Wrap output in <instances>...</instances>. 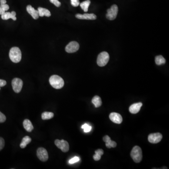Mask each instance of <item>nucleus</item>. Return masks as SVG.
Segmentation results:
<instances>
[{"instance_id": "1", "label": "nucleus", "mask_w": 169, "mask_h": 169, "mask_svg": "<svg viewBox=\"0 0 169 169\" xmlns=\"http://www.w3.org/2000/svg\"><path fill=\"white\" fill-rule=\"evenodd\" d=\"M49 83L51 86L55 89H59L62 88L65 82L61 77L58 75H52L49 78Z\"/></svg>"}, {"instance_id": "2", "label": "nucleus", "mask_w": 169, "mask_h": 169, "mask_svg": "<svg viewBox=\"0 0 169 169\" xmlns=\"http://www.w3.org/2000/svg\"><path fill=\"white\" fill-rule=\"evenodd\" d=\"M9 56L11 61L18 63L21 61L22 58L21 50L18 47H13L10 49Z\"/></svg>"}, {"instance_id": "3", "label": "nucleus", "mask_w": 169, "mask_h": 169, "mask_svg": "<svg viewBox=\"0 0 169 169\" xmlns=\"http://www.w3.org/2000/svg\"><path fill=\"white\" fill-rule=\"evenodd\" d=\"M131 157L136 163L140 162L143 159V152L141 148L138 146L134 147L131 152Z\"/></svg>"}, {"instance_id": "4", "label": "nucleus", "mask_w": 169, "mask_h": 169, "mask_svg": "<svg viewBox=\"0 0 169 169\" xmlns=\"http://www.w3.org/2000/svg\"><path fill=\"white\" fill-rule=\"evenodd\" d=\"M109 56L106 52H102L98 55L97 59V65L100 66H104L108 63L109 61Z\"/></svg>"}, {"instance_id": "5", "label": "nucleus", "mask_w": 169, "mask_h": 169, "mask_svg": "<svg viewBox=\"0 0 169 169\" xmlns=\"http://www.w3.org/2000/svg\"><path fill=\"white\" fill-rule=\"evenodd\" d=\"M118 7L117 5H113L110 9H108L107 10L106 18L110 20H114L118 13Z\"/></svg>"}, {"instance_id": "6", "label": "nucleus", "mask_w": 169, "mask_h": 169, "mask_svg": "<svg viewBox=\"0 0 169 169\" xmlns=\"http://www.w3.org/2000/svg\"><path fill=\"white\" fill-rule=\"evenodd\" d=\"M11 84L15 92L19 93L22 88L23 82L22 80L19 78H15L12 81Z\"/></svg>"}, {"instance_id": "7", "label": "nucleus", "mask_w": 169, "mask_h": 169, "mask_svg": "<svg viewBox=\"0 0 169 169\" xmlns=\"http://www.w3.org/2000/svg\"><path fill=\"white\" fill-rule=\"evenodd\" d=\"M55 144L56 146L61 149L63 152H67L69 151V145L67 141L63 140H56L55 141Z\"/></svg>"}, {"instance_id": "8", "label": "nucleus", "mask_w": 169, "mask_h": 169, "mask_svg": "<svg viewBox=\"0 0 169 169\" xmlns=\"http://www.w3.org/2000/svg\"><path fill=\"white\" fill-rule=\"evenodd\" d=\"M37 156L38 158L42 162L47 161L48 159V152L43 148H40L37 149Z\"/></svg>"}, {"instance_id": "9", "label": "nucleus", "mask_w": 169, "mask_h": 169, "mask_svg": "<svg viewBox=\"0 0 169 169\" xmlns=\"http://www.w3.org/2000/svg\"><path fill=\"white\" fill-rule=\"evenodd\" d=\"M162 138V136L160 133L151 134L148 136V140L149 143L156 144L160 143Z\"/></svg>"}, {"instance_id": "10", "label": "nucleus", "mask_w": 169, "mask_h": 169, "mask_svg": "<svg viewBox=\"0 0 169 169\" xmlns=\"http://www.w3.org/2000/svg\"><path fill=\"white\" fill-rule=\"evenodd\" d=\"M79 44L76 41H71L67 45L65 48V51L69 53H74L79 49Z\"/></svg>"}, {"instance_id": "11", "label": "nucleus", "mask_w": 169, "mask_h": 169, "mask_svg": "<svg viewBox=\"0 0 169 169\" xmlns=\"http://www.w3.org/2000/svg\"><path fill=\"white\" fill-rule=\"evenodd\" d=\"M109 119L114 123L120 124L123 121V118L121 115L118 113L112 112L109 115Z\"/></svg>"}, {"instance_id": "12", "label": "nucleus", "mask_w": 169, "mask_h": 169, "mask_svg": "<svg viewBox=\"0 0 169 169\" xmlns=\"http://www.w3.org/2000/svg\"><path fill=\"white\" fill-rule=\"evenodd\" d=\"M76 18L79 19H87V20H95L96 18V16L94 14H84L82 15L78 14L76 15Z\"/></svg>"}, {"instance_id": "13", "label": "nucleus", "mask_w": 169, "mask_h": 169, "mask_svg": "<svg viewBox=\"0 0 169 169\" xmlns=\"http://www.w3.org/2000/svg\"><path fill=\"white\" fill-rule=\"evenodd\" d=\"M103 140L106 143V146L108 148H115L117 146L116 142L111 140L110 137L108 135H105L103 137Z\"/></svg>"}, {"instance_id": "14", "label": "nucleus", "mask_w": 169, "mask_h": 169, "mask_svg": "<svg viewBox=\"0 0 169 169\" xmlns=\"http://www.w3.org/2000/svg\"><path fill=\"white\" fill-rule=\"evenodd\" d=\"M143 106V104L141 102L136 103L132 105L130 107H129V111L132 114H136L139 112L141 106Z\"/></svg>"}, {"instance_id": "15", "label": "nucleus", "mask_w": 169, "mask_h": 169, "mask_svg": "<svg viewBox=\"0 0 169 169\" xmlns=\"http://www.w3.org/2000/svg\"><path fill=\"white\" fill-rule=\"evenodd\" d=\"M26 10L28 13L32 16L34 19H37L39 18V12L38 10H35L31 5H29L27 6L26 7Z\"/></svg>"}, {"instance_id": "16", "label": "nucleus", "mask_w": 169, "mask_h": 169, "mask_svg": "<svg viewBox=\"0 0 169 169\" xmlns=\"http://www.w3.org/2000/svg\"><path fill=\"white\" fill-rule=\"evenodd\" d=\"M1 18L3 20H8L10 18H11L13 20H17V18L16 17V13L15 11H12L11 12H5L4 13L1 15Z\"/></svg>"}, {"instance_id": "17", "label": "nucleus", "mask_w": 169, "mask_h": 169, "mask_svg": "<svg viewBox=\"0 0 169 169\" xmlns=\"http://www.w3.org/2000/svg\"><path fill=\"white\" fill-rule=\"evenodd\" d=\"M38 12H39V16L43 17L44 16L49 17L51 16V13L48 9L45 8L39 7L38 9Z\"/></svg>"}, {"instance_id": "18", "label": "nucleus", "mask_w": 169, "mask_h": 169, "mask_svg": "<svg viewBox=\"0 0 169 169\" xmlns=\"http://www.w3.org/2000/svg\"><path fill=\"white\" fill-rule=\"evenodd\" d=\"M23 126L24 128L28 132H31L34 129L32 123L29 119H26L24 121Z\"/></svg>"}, {"instance_id": "19", "label": "nucleus", "mask_w": 169, "mask_h": 169, "mask_svg": "<svg viewBox=\"0 0 169 169\" xmlns=\"http://www.w3.org/2000/svg\"><path fill=\"white\" fill-rule=\"evenodd\" d=\"M31 138H30L28 136H26L25 137L23 138L22 140L21 141V143L20 144V147L21 148H24L26 147L27 145L28 144L30 143L31 142Z\"/></svg>"}, {"instance_id": "20", "label": "nucleus", "mask_w": 169, "mask_h": 169, "mask_svg": "<svg viewBox=\"0 0 169 169\" xmlns=\"http://www.w3.org/2000/svg\"><path fill=\"white\" fill-rule=\"evenodd\" d=\"M92 102L95 106L96 108H98L100 107L102 104L101 98L99 97V96H96L93 97L92 100Z\"/></svg>"}, {"instance_id": "21", "label": "nucleus", "mask_w": 169, "mask_h": 169, "mask_svg": "<svg viewBox=\"0 0 169 169\" xmlns=\"http://www.w3.org/2000/svg\"><path fill=\"white\" fill-rule=\"evenodd\" d=\"M104 150L101 149H98L95 151V155H93V159L96 161L100 160L101 158V156L104 155Z\"/></svg>"}, {"instance_id": "22", "label": "nucleus", "mask_w": 169, "mask_h": 169, "mask_svg": "<svg viewBox=\"0 0 169 169\" xmlns=\"http://www.w3.org/2000/svg\"><path fill=\"white\" fill-rule=\"evenodd\" d=\"M90 4H91V1H90V0H87V1H85L83 2H81V4H79V5H80L81 8L84 12H87L88 11V7H89Z\"/></svg>"}, {"instance_id": "23", "label": "nucleus", "mask_w": 169, "mask_h": 169, "mask_svg": "<svg viewBox=\"0 0 169 169\" xmlns=\"http://www.w3.org/2000/svg\"><path fill=\"white\" fill-rule=\"evenodd\" d=\"M54 114L50 112H44L41 115V118L43 120H48L53 118Z\"/></svg>"}, {"instance_id": "24", "label": "nucleus", "mask_w": 169, "mask_h": 169, "mask_svg": "<svg viewBox=\"0 0 169 169\" xmlns=\"http://www.w3.org/2000/svg\"><path fill=\"white\" fill-rule=\"evenodd\" d=\"M155 62L157 65H160L165 64L166 62V60L162 56H157L155 58Z\"/></svg>"}, {"instance_id": "25", "label": "nucleus", "mask_w": 169, "mask_h": 169, "mask_svg": "<svg viewBox=\"0 0 169 169\" xmlns=\"http://www.w3.org/2000/svg\"><path fill=\"white\" fill-rule=\"evenodd\" d=\"M9 8H10V7H9V5L6 4L0 5V15H1L4 13L6 11H7L9 10Z\"/></svg>"}, {"instance_id": "26", "label": "nucleus", "mask_w": 169, "mask_h": 169, "mask_svg": "<svg viewBox=\"0 0 169 169\" xmlns=\"http://www.w3.org/2000/svg\"><path fill=\"white\" fill-rule=\"evenodd\" d=\"M81 128L84 129V132H88L91 130L92 127L89 126L87 123H84L81 126Z\"/></svg>"}, {"instance_id": "27", "label": "nucleus", "mask_w": 169, "mask_h": 169, "mask_svg": "<svg viewBox=\"0 0 169 169\" xmlns=\"http://www.w3.org/2000/svg\"><path fill=\"white\" fill-rule=\"evenodd\" d=\"M79 158L78 157H74L73 158H71L69 160V162L70 164H73L75 162L79 161Z\"/></svg>"}, {"instance_id": "28", "label": "nucleus", "mask_w": 169, "mask_h": 169, "mask_svg": "<svg viewBox=\"0 0 169 169\" xmlns=\"http://www.w3.org/2000/svg\"><path fill=\"white\" fill-rule=\"evenodd\" d=\"M6 120V117L5 116L4 114L0 111V123H4Z\"/></svg>"}, {"instance_id": "29", "label": "nucleus", "mask_w": 169, "mask_h": 169, "mask_svg": "<svg viewBox=\"0 0 169 169\" xmlns=\"http://www.w3.org/2000/svg\"><path fill=\"white\" fill-rule=\"evenodd\" d=\"M71 4L73 7H77L80 4L79 0H71Z\"/></svg>"}, {"instance_id": "30", "label": "nucleus", "mask_w": 169, "mask_h": 169, "mask_svg": "<svg viewBox=\"0 0 169 169\" xmlns=\"http://www.w3.org/2000/svg\"><path fill=\"white\" fill-rule=\"evenodd\" d=\"M50 1L57 7H60L61 5V2L58 1V0H50Z\"/></svg>"}, {"instance_id": "31", "label": "nucleus", "mask_w": 169, "mask_h": 169, "mask_svg": "<svg viewBox=\"0 0 169 169\" xmlns=\"http://www.w3.org/2000/svg\"><path fill=\"white\" fill-rule=\"evenodd\" d=\"M5 146V141L4 139L0 137V151L4 148Z\"/></svg>"}, {"instance_id": "32", "label": "nucleus", "mask_w": 169, "mask_h": 169, "mask_svg": "<svg viewBox=\"0 0 169 169\" xmlns=\"http://www.w3.org/2000/svg\"><path fill=\"white\" fill-rule=\"evenodd\" d=\"M6 84H7V82L5 80L0 79V87H4V86H5Z\"/></svg>"}, {"instance_id": "33", "label": "nucleus", "mask_w": 169, "mask_h": 169, "mask_svg": "<svg viewBox=\"0 0 169 169\" xmlns=\"http://www.w3.org/2000/svg\"><path fill=\"white\" fill-rule=\"evenodd\" d=\"M0 3L1 4H6V0H0Z\"/></svg>"}, {"instance_id": "34", "label": "nucleus", "mask_w": 169, "mask_h": 169, "mask_svg": "<svg viewBox=\"0 0 169 169\" xmlns=\"http://www.w3.org/2000/svg\"><path fill=\"white\" fill-rule=\"evenodd\" d=\"M0 90H1V87H0Z\"/></svg>"}]
</instances>
